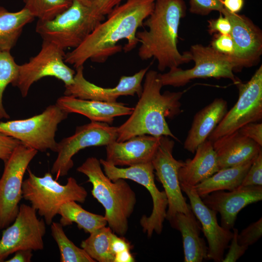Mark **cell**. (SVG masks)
<instances>
[{
	"instance_id": "1",
	"label": "cell",
	"mask_w": 262,
	"mask_h": 262,
	"mask_svg": "<svg viewBox=\"0 0 262 262\" xmlns=\"http://www.w3.org/2000/svg\"><path fill=\"white\" fill-rule=\"evenodd\" d=\"M155 0H126L115 7L78 47L66 53L65 62L77 68L88 60L103 63L139 44L136 33L152 12Z\"/></svg>"
},
{
	"instance_id": "2",
	"label": "cell",
	"mask_w": 262,
	"mask_h": 262,
	"mask_svg": "<svg viewBox=\"0 0 262 262\" xmlns=\"http://www.w3.org/2000/svg\"><path fill=\"white\" fill-rule=\"evenodd\" d=\"M186 11L183 0H155L152 12L143 23L147 29L136 34L142 60L153 58L160 71L191 61L188 52L180 53L177 47L179 25Z\"/></svg>"
},
{
	"instance_id": "3",
	"label": "cell",
	"mask_w": 262,
	"mask_h": 262,
	"mask_svg": "<svg viewBox=\"0 0 262 262\" xmlns=\"http://www.w3.org/2000/svg\"><path fill=\"white\" fill-rule=\"evenodd\" d=\"M163 86L160 73L148 70L138 101L129 118L117 127V142L143 134L157 137L166 136L178 140L165 119L180 113V99L183 92L166 91L161 94Z\"/></svg>"
},
{
	"instance_id": "4",
	"label": "cell",
	"mask_w": 262,
	"mask_h": 262,
	"mask_svg": "<svg viewBox=\"0 0 262 262\" xmlns=\"http://www.w3.org/2000/svg\"><path fill=\"white\" fill-rule=\"evenodd\" d=\"M77 170L86 175L92 184V195L104 208L108 227L116 234L125 235L136 203L134 191L124 179L110 180L96 157L87 158Z\"/></svg>"
},
{
	"instance_id": "5",
	"label": "cell",
	"mask_w": 262,
	"mask_h": 262,
	"mask_svg": "<svg viewBox=\"0 0 262 262\" xmlns=\"http://www.w3.org/2000/svg\"><path fill=\"white\" fill-rule=\"evenodd\" d=\"M105 18L91 6L73 0L69 8L54 18L38 20L35 31L43 40L52 42L64 50L74 49Z\"/></svg>"
},
{
	"instance_id": "6",
	"label": "cell",
	"mask_w": 262,
	"mask_h": 262,
	"mask_svg": "<svg viewBox=\"0 0 262 262\" xmlns=\"http://www.w3.org/2000/svg\"><path fill=\"white\" fill-rule=\"evenodd\" d=\"M27 170L28 177L22 183V197L30 202L47 225H51L64 203L70 201L85 202L87 192L75 178H68L66 183L62 185L49 172L39 177L30 169Z\"/></svg>"
},
{
	"instance_id": "7",
	"label": "cell",
	"mask_w": 262,
	"mask_h": 262,
	"mask_svg": "<svg viewBox=\"0 0 262 262\" xmlns=\"http://www.w3.org/2000/svg\"><path fill=\"white\" fill-rule=\"evenodd\" d=\"M195 66L191 68L182 69L173 67L165 73H160L163 86L180 87L196 78H213L230 79L236 84L241 81L235 77L234 71L238 70L236 61L232 56L219 53L210 46L196 44L187 51Z\"/></svg>"
},
{
	"instance_id": "8",
	"label": "cell",
	"mask_w": 262,
	"mask_h": 262,
	"mask_svg": "<svg viewBox=\"0 0 262 262\" xmlns=\"http://www.w3.org/2000/svg\"><path fill=\"white\" fill-rule=\"evenodd\" d=\"M68 114L56 104L50 105L42 113L31 117L0 122V132L37 151L57 152L58 143L55 134L58 125Z\"/></svg>"
},
{
	"instance_id": "9",
	"label": "cell",
	"mask_w": 262,
	"mask_h": 262,
	"mask_svg": "<svg viewBox=\"0 0 262 262\" xmlns=\"http://www.w3.org/2000/svg\"><path fill=\"white\" fill-rule=\"evenodd\" d=\"M99 160L104 173L112 180L119 179L132 180L147 190L152 199V211L149 216L144 215L141 217L140 224L148 237H151L154 231L161 234L166 218L168 200L164 191H160L156 185L151 162L119 168L105 160Z\"/></svg>"
},
{
	"instance_id": "10",
	"label": "cell",
	"mask_w": 262,
	"mask_h": 262,
	"mask_svg": "<svg viewBox=\"0 0 262 262\" xmlns=\"http://www.w3.org/2000/svg\"><path fill=\"white\" fill-rule=\"evenodd\" d=\"M65 50L58 45L43 40L39 52L29 61L18 66L16 78L12 85L26 97L31 86L46 77H53L62 81L65 86L74 82L75 71L65 62Z\"/></svg>"
},
{
	"instance_id": "11",
	"label": "cell",
	"mask_w": 262,
	"mask_h": 262,
	"mask_svg": "<svg viewBox=\"0 0 262 262\" xmlns=\"http://www.w3.org/2000/svg\"><path fill=\"white\" fill-rule=\"evenodd\" d=\"M37 152L21 143L4 163L0 178V230L10 225L18 214L24 175Z\"/></svg>"
},
{
	"instance_id": "12",
	"label": "cell",
	"mask_w": 262,
	"mask_h": 262,
	"mask_svg": "<svg viewBox=\"0 0 262 262\" xmlns=\"http://www.w3.org/2000/svg\"><path fill=\"white\" fill-rule=\"evenodd\" d=\"M236 85L238 99L209 136L208 139L212 143L262 118V65L248 82H240Z\"/></svg>"
},
{
	"instance_id": "13",
	"label": "cell",
	"mask_w": 262,
	"mask_h": 262,
	"mask_svg": "<svg viewBox=\"0 0 262 262\" xmlns=\"http://www.w3.org/2000/svg\"><path fill=\"white\" fill-rule=\"evenodd\" d=\"M117 127L100 122L91 121L77 126L72 135L63 139L58 143V154L51 172L56 179L67 175L73 167V157L80 150L86 147L107 146L116 141Z\"/></svg>"
},
{
	"instance_id": "14",
	"label": "cell",
	"mask_w": 262,
	"mask_h": 262,
	"mask_svg": "<svg viewBox=\"0 0 262 262\" xmlns=\"http://www.w3.org/2000/svg\"><path fill=\"white\" fill-rule=\"evenodd\" d=\"M36 212L31 205L19 206L13 224L3 230L0 240V262L19 250L44 249L46 223L43 218L37 217Z\"/></svg>"
},
{
	"instance_id": "15",
	"label": "cell",
	"mask_w": 262,
	"mask_h": 262,
	"mask_svg": "<svg viewBox=\"0 0 262 262\" xmlns=\"http://www.w3.org/2000/svg\"><path fill=\"white\" fill-rule=\"evenodd\" d=\"M174 145V141L168 136H161L160 144L151 161L158 180L162 183L167 196L165 219L168 220L177 213L188 214L192 210L182 195L178 177L179 170L184 162L173 156Z\"/></svg>"
},
{
	"instance_id": "16",
	"label": "cell",
	"mask_w": 262,
	"mask_h": 262,
	"mask_svg": "<svg viewBox=\"0 0 262 262\" xmlns=\"http://www.w3.org/2000/svg\"><path fill=\"white\" fill-rule=\"evenodd\" d=\"M148 68L147 66L141 69L131 76H122L115 87L103 88L87 81L83 75V66H81L76 68L73 82L65 86L64 94L83 99L108 102H116L122 96L136 95L139 98L143 90L142 82Z\"/></svg>"
},
{
	"instance_id": "17",
	"label": "cell",
	"mask_w": 262,
	"mask_h": 262,
	"mask_svg": "<svg viewBox=\"0 0 262 262\" xmlns=\"http://www.w3.org/2000/svg\"><path fill=\"white\" fill-rule=\"evenodd\" d=\"M181 191L187 196L190 206L199 222L201 230L208 243V259L222 262L225 250L229 247L233 232L223 228L217 222V212L207 206L193 186L180 184Z\"/></svg>"
},
{
	"instance_id": "18",
	"label": "cell",
	"mask_w": 262,
	"mask_h": 262,
	"mask_svg": "<svg viewBox=\"0 0 262 262\" xmlns=\"http://www.w3.org/2000/svg\"><path fill=\"white\" fill-rule=\"evenodd\" d=\"M229 20L230 33L234 45L235 58L238 70L250 67L259 62L262 54V32L248 17L229 12L224 7L219 12Z\"/></svg>"
},
{
	"instance_id": "19",
	"label": "cell",
	"mask_w": 262,
	"mask_h": 262,
	"mask_svg": "<svg viewBox=\"0 0 262 262\" xmlns=\"http://www.w3.org/2000/svg\"><path fill=\"white\" fill-rule=\"evenodd\" d=\"M203 203L220 214L221 226L230 230L233 228L239 212L249 204L262 199V186H240L229 192L219 190L201 198Z\"/></svg>"
},
{
	"instance_id": "20",
	"label": "cell",
	"mask_w": 262,
	"mask_h": 262,
	"mask_svg": "<svg viewBox=\"0 0 262 262\" xmlns=\"http://www.w3.org/2000/svg\"><path fill=\"white\" fill-rule=\"evenodd\" d=\"M160 137L143 134L106 146V161L115 166H130L151 162L160 144Z\"/></svg>"
},
{
	"instance_id": "21",
	"label": "cell",
	"mask_w": 262,
	"mask_h": 262,
	"mask_svg": "<svg viewBox=\"0 0 262 262\" xmlns=\"http://www.w3.org/2000/svg\"><path fill=\"white\" fill-rule=\"evenodd\" d=\"M56 104L63 111L76 113L88 118L91 121L111 124L117 116L130 115L133 108L121 102H108L81 99L71 96L59 97Z\"/></svg>"
},
{
	"instance_id": "22",
	"label": "cell",
	"mask_w": 262,
	"mask_h": 262,
	"mask_svg": "<svg viewBox=\"0 0 262 262\" xmlns=\"http://www.w3.org/2000/svg\"><path fill=\"white\" fill-rule=\"evenodd\" d=\"M220 169L236 166L253 160L262 147L238 130L213 143Z\"/></svg>"
},
{
	"instance_id": "23",
	"label": "cell",
	"mask_w": 262,
	"mask_h": 262,
	"mask_svg": "<svg viewBox=\"0 0 262 262\" xmlns=\"http://www.w3.org/2000/svg\"><path fill=\"white\" fill-rule=\"evenodd\" d=\"M228 111V104L222 98H216L197 112L184 143V148L195 152L197 147L207 140Z\"/></svg>"
},
{
	"instance_id": "24",
	"label": "cell",
	"mask_w": 262,
	"mask_h": 262,
	"mask_svg": "<svg viewBox=\"0 0 262 262\" xmlns=\"http://www.w3.org/2000/svg\"><path fill=\"white\" fill-rule=\"evenodd\" d=\"M168 221L181 234L184 262H201L208 259V247L200 237L201 227L192 210L188 214L177 213Z\"/></svg>"
},
{
	"instance_id": "25",
	"label": "cell",
	"mask_w": 262,
	"mask_h": 262,
	"mask_svg": "<svg viewBox=\"0 0 262 262\" xmlns=\"http://www.w3.org/2000/svg\"><path fill=\"white\" fill-rule=\"evenodd\" d=\"M193 159H187L179 169L180 184L194 186L219 170L216 154L213 143L208 140L196 149Z\"/></svg>"
},
{
	"instance_id": "26",
	"label": "cell",
	"mask_w": 262,
	"mask_h": 262,
	"mask_svg": "<svg viewBox=\"0 0 262 262\" xmlns=\"http://www.w3.org/2000/svg\"><path fill=\"white\" fill-rule=\"evenodd\" d=\"M253 160L240 165L220 169L193 187L201 198L216 191H232L241 185Z\"/></svg>"
},
{
	"instance_id": "27",
	"label": "cell",
	"mask_w": 262,
	"mask_h": 262,
	"mask_svg": "<svg viewBox=\"0 0 262 262\" xmlns=\"http://www.w3.org/2000/svg\"><path fill=\"white\" fill-rule=\"evenodd\" d=\"M34 18L24 8L11 12L0 6V50L10 52L16 45L24 27Z\"/></svg>"
},
{
	"instance_id": "28",
	"label": "cell",
	"mask_w": 262,
	"mask_h": 262,
	"mask_svg": "<svg viewBox=\"0 0 262 262\" xmlns=\"http://www.w3.org/2000/svg\"><path fill=\"white\" fill-rule=\"evenodd\" d=\"M58 214L61 216L60 223L63 227L75 223L79 229L89 234L107 224L104 216L86 211L75 201L62 205Z\"/></svg>"
},
{
	"instance_id": "29",
	"label": "cell",
	"mask_w": 262,
	"mask_h": 262,
	"mask_svg": "<svg viewBox=\"0 0 262 262\" xmlns=\"http://www.w3.org/2000/svg\"><path fill=\"white\" fill-rule=\"evenodd\" d=\"M112 232L109 227L98 229L81 242V247L95 261L114 262L115 257L110 249Z\"/></svg>"
},
{
	"instance_id": "30",
	"label": "cell",
	"mask_w": 262,
	"mask_h": 262,
	"mask_svg": "<svg viewBox=\"0 0 262 262\" xmlns=\"http://www.w3.org/2000/svg\"><path fill=\"white\" fill-rule=\"evenodd\" d=\"M51 235L59 247L61 262H95L82 248L77 246L66 235L62 225L52 222Z\"/></svg>"
},
{
	"instance_id": "31",
	"label": "cell",
	"mask_w": 262,
	"mask_h": 262,
	"mask_svg": "<svg viewBox=\"0 0 262 262\" xmlns=\"http://www.w3.org/2000/svg\"><path fill=\"white\" fill-rule=\"evenodd\" d=\"M72 2L73 0H23V8L38 20H49L66 10Z\"/></svg>"
},
{
	"instance_id": "32",
	"label": "cell",
	"mask_w": 262,
	"mask_h": 262,
	"mask_svg": "<svg viewBox=\"0 0 262 262\" xmlns=\"http://www.w3.org/2000/svg\"><path fill=\"white\" fill-rule=\"evenodd\" d=\"M18 66L10 52L0 50V119L10 118L3 105V94L7 85L16 80Z\"/></svg>"
},
{
	"instance_id": "33",
	"label": "cell",
	"mask_w": 262,
	"mask_h": 262,
	"mask_svg": "<svg viewBox=\"0 0 262 262\" xmlns=\"http://www.w3.org/2000/svg\"><path fill=\"white\" fill-rule=\"evenodd\" d=\"M262 235V218L251 223L238 234L239 245L248 248L256 243Z\"/></svg>"
},
{
	"instance_id": "34",
	"label": "cell",
	"mask_w": 262,
	"mask_h": 262,
	"mask_svg": "<svg viewBox=\"0 0 262 262\" xmlns=\"http://www.w3.org/2000/svg\"><path fill=\"white\" fill-rule=\"evenodd\" d=\"M224 6L222 0H189V11L192 14L205 16L213 11L220 12Z\"/></svg>"
},
{
	"instance_id": "35",
	"label": "cell",
	"mask_w": 262,
	"mask_h": 262,
	"mask_svg": "<svg viewBox=\"0 0 262 262\" xmlns=\"http://www.w3.org/2000/svg\"><path fill=\"white\" fill-rule=\"evenodd\" d=\"M262 186V150L254 158L240 186Z\"/></svg>"
},
{
	"instance_id": "36",
	"label": "cell",
	"mask_w": 262,
	"mask_h": 262,
	"mask_svg": "<svg viewBox=\"0 0 262 262\" xmlns=\"http://www.w3.org/2000/svg\"><path fill=\"white\" fill-rule=\"evenodd\" d=\"M210 46L222 54L232 56L234 55V45L230 34H215Z\"/></svg>"
},
{
	"instance_id": "37",
	"label": "cell",
	"mask_w": 262,
	"mask_h": 262,
	"mask_svg": "<svg viewBox=\"0 0 262 262\" xmlns=\"http://www.w3.org/2000/svg\"><path fill=\"white\" fill-rule=\"evenodd\" d=\"M238 230L233 228V236L230 240L231 243L229 246V250L224 258L222 262H235L243 255L248 249L243 246L239 244L237 240Z\"/></svg>"
},
{
	"instance_id": "38",
	"label": "cell",
	"mask_w": 262,
	"mask_h": 262,
	"mask_svg": "<svg viewBox=\"0 0 262 262\" xmlns=\"http://www.w3.org/2000/svg\"><path fill=\"white\" fill-rule=\"evenodd\" d=\"M20 143L19 140L0 132V159L5 163Z\"/></svg>"
},
{
	"instance_id": "39",
	"label": "cell",
	"mask_w": 262,
	"mask_h": 262,
	"mask_svg": "<svg viewBox=\"0 0 262 262\" xmlns=\"http://www.w3.org/2000/svg\"><path fill=\"white\" fill-rule=\"evenodd\" d=\"M208 31L210 34L213 33L229 34L231 30V26L229 19L220 13L219 16L216 19L208 21Z\"/></svg>"
},
{
	"instance_id": "40",
	"label": "cell",
	"mask_w": 262,
	"mask_h": 262,
	"mask_svg": "<svg viewBox=\"0 0 262 262\" xmlns=\"http://www.w3.org/2000/svg\"><path fill=\"white\" fill-rule=\"evenodd\" d=\"M238 131L262 147V123L257 122L247 123Z\"/></svg>"
},
{
	"instance_id": "41",
	"label": "cell",
	"mask_w": 262,
	"mask_h": 262,
	"mask_svg": "<svg viewBox=\"0 0 262 262\" xmlns=\"http://www.w3.org/2000/svg\"><path fill=\"white\" fill-rule=\"evenodd\" d=\"M124 0H90V6L97 13L105 16Z\"/></svg>"
},
{
	"instance_id": "42",
	"label": "cell",
	"mask_w": 262,
	"mask_h": 262,
	"mask_svg": "<svg viewBox=\"0 0 262 262\" xmlns=\"http://www.w3.org/2000/svg\"><path fill=\"white\" fill-rule=\"evenodd\" d=\"M130 244L122 236H118L112 232L110 237V249L111 253L115 256L123 251L131 250Z\"/></svg>"
},
{
	"instance_id": "43",
	"label": "cell",
	"mask_w": 262,
	"mask_h": 262,
	"mask_svg": "<svg viewBox=\"0 0 262 262\" xmlns=\"http://www.w3.org/2000/svg\"><path fill=\"white\" fill-rule=\"evenodd\" d=\"M32 250L22 249L16 251L11 259L7 262H30L33 256Z\"/></svg>"
},
{
	"instance_id": "44",
	"label": "cell",
	"mask_w": 262,
	"mask_h": 262,
	"mask_svg": "<svg viewBox=\"0 0 262 262\" xmlns=\"http://www.w3.org/2000/svg\"><path fill=\"white\" fill-rule=\"evenodd\" d=\"M224 7L234 14L240 12L244 7L245 0H222Z\"/></svg>"
},
{
	"instance_id": "45",
	"label": "cell",
	"mask_w": 262,
	"mask_h": 262,
	"mask_svg": "<svg viewBox=\"0 0 262 262\" xmlns=\"http://www.w3.org/2000/svg\"><path fill=\"white\" fill-rule=\"evenodd\" d=\"M131 250H126L116 254L115 256L114 262H134L135 259L131 253Z\"/></svg>"
},
{
	"instance_id": "46",
	"label": "cell",
	"mask_w": 262,
	"mask_h": 262,
	"mask_svg": "<svg viewBox=\"0 0 262 262\" xmlns=\"http://www.w3.org/2000/svg\"><path fill=\"white\" fill-rule=\"evenodd\" d=\"M77 0L79 1L80 2L82 3L83 4L85 5H88V6L91 5L90 0Z\"/></svg>"
}]
</instances>
